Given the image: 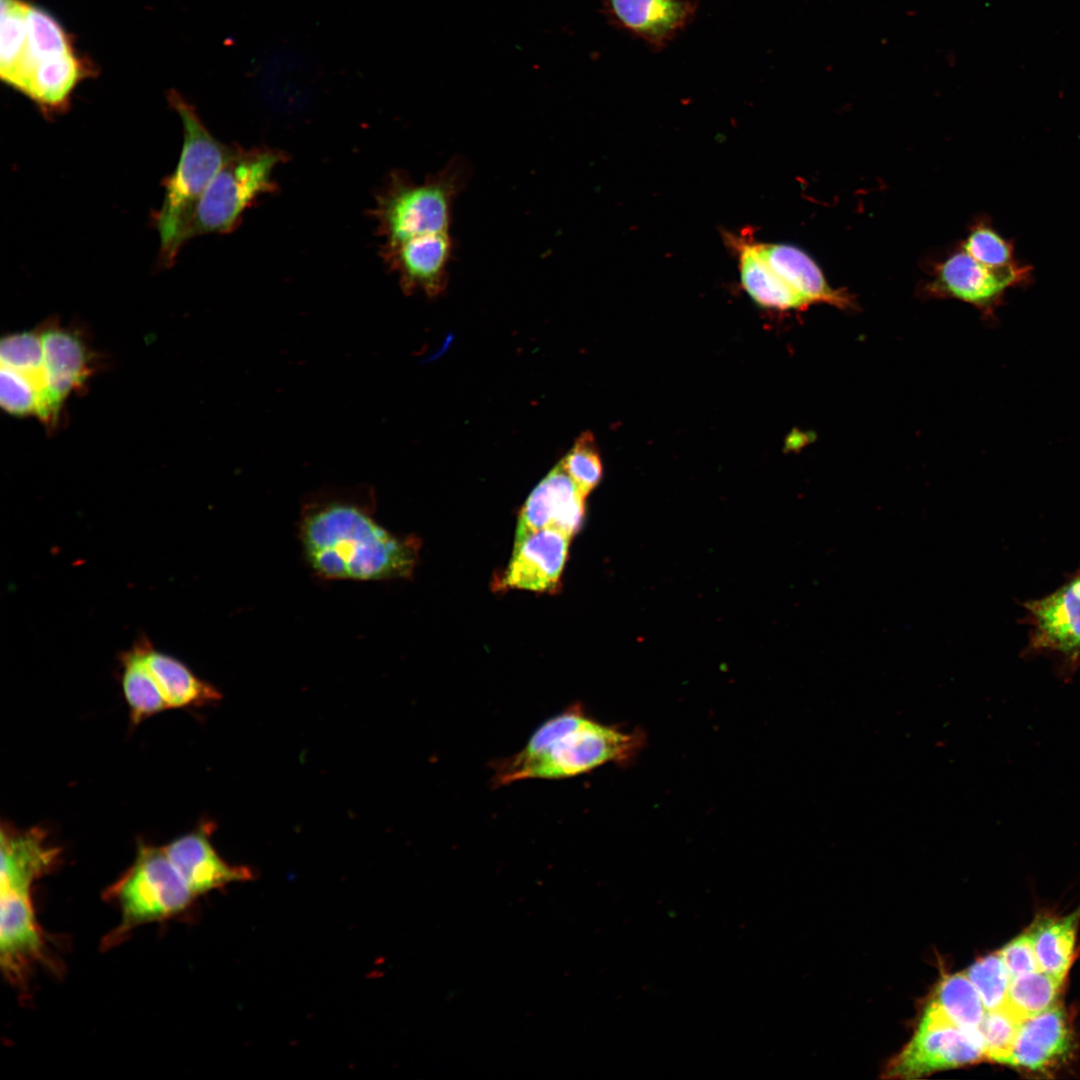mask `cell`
I'll return each mask as SVG.
<instances>
[{
	"instance_id": "d6a6232c",
	"label": "cell",
	"mask_w": 1080,
	"mask_h": 1080,
	"mask_svg": "<svg viewBox=\"0 0 1080 1080\" xmlns=\"http://www.w3.org/2000/svg\"><path fill=\"white\" fill-rule=\"evenodd\" d=\"M962 249L989 268H1004L1017 262L1014 259L1013 241L1002 237L986 222L973 226L962 243Z\"/></svg>"
},
{
	"instance_id": "ac0fdd59",
	"label": "cell",
	"mask_w": 1080,
	"mask_h": 1080,
	"mask_svg": "<svg viewBox=\"0 0 1080 1080\" xmlns=\"http://www.w3.org/2000/svg\"><path fill=\"white\" fill-rule=\"evenodd\" d=\"M93 72L87 59L73 50L36 63L19 92L51 117L69 108L75 88Z\"/></svg>"
},
{
	"instance_id": "3957f363",
	"label": "cell",
	"mask_w": 1080,
	"mask_h": 1080,
	"mask_svg": "<svg viewBox=\"0 0 1080 1080\" xmlns=\"http://www.w3.org/2000/svg\"><path fill=\"white\" fill-rule=\"evenodd\" d=\"M170 106L183 126V144L176 169L163 181V203L152 218L160 236V263L174 264L182 248V234L201 196L234 154L237 146L216 139L195 108L178 92L168 94Z\"/></svg>"
},
{
	"instance_id": "d4e9b609",
	"label": "cell",
	"mask_w": 1080,
	"mask_h": 1080,
	"mask_svg": "<svg viewBox=\"0 0 1080 1080\" xmlns=\"http://www.w3.org/2000/svg\"><path fill=\"white\" fill-rule=\"evenodd\" d=\"M27 48L24 62L9 85L20 91L31 68L38 62L75 50L73 40L47 10L28 4L26 12Z\"/></svg>"
},
{
	"instance_id": "e0dca14e",
	"label": "cell",
	"mask_w": 1080,
	"mask_h": 1080,
	"mask_svg": "<svg viewBox=\"0 0 1080 1080\" xmlns=\"http://www.w3.org/2000/svg\"><path fill=\"white\" fill-rule=\"evenodd\" d=\"M163 848L197 897L250 876L246 868L231 866L221 859L206 830L186 834Z\"/></svg>"
},
{
	"instance_id": "e575fe53",
	"label": "cell",
	"mask_w": 1080,
	"mask_h": 1080,
	"mask_svg": "<svg viewBox=\"0 0 1080 1080\" xmlns=\"http://www.w3.org/2000/svg\"><path fill=\"white\" fill-rule=\"evenodd\" d=\"M999 953L1011 979L1040 970L1028 931L1006 944Z\"/></svg>"
},
{
	"instance_id": "ba28073f",
	"label": "cell",
	"mask_w": 1080,
	"mask_h": 1080,
	"mask_svg": "<svg viewBox=\"0 0 1080 1080\" xmlns=\"http://www.w3.org/2000/svg\"><path fill=\"white\" fill-rule=\"evenodd\" d=\"M1027 650L1052 657L1063 677L1080 668V568L1059 588L1024 602Z\"/></svg>"
},
{
	"instance_id": "f1b7e54d",
	"label": "cell",
	"mask_w": 1080,
	"mask_h": 1080,
	"mask_svg": "<svg viewBox=\"0 0 1080 1080\" xmlns=\"http://www.w3.org/2000/svg\"><path fill=\"white\" fill-rule=\"evenodd\" d=\"M25 0H1L0 75L8 86L24 62L26 37Z\"/></svg>"
},
{
	"instance_id": "4316f807",
	"label": "cell",
	"mask_w": 1080,
	"mask_h": 1080,
	"mask_svg": "<svg viewBox=\"0 0 1080 1080\" xmlns=\"http://www.w3.org/2000/svg\"><path fill=\"white\" fill-rule=\"evenodd\" d=\"M956 1025L979 1029L985 1014L980 995L965 972L942 978L932 999Z\"/></svg>"
},
{
	"instance_id": "603a6c76",
	"label": "cell",
	"mask_w": 1080,
	"mask_h": 1080,
	"mask_svg": "<svg viewBox=\"0 0 1080 1080\" xmlns=\"http://www.w3.org/2000/svg\"><path fill=\"white\" fill-rule=\"evenodd\" d=\"M739 240L737 248L741 282L756 303L778 310L804 309L809 305L770 267L757 242Z\"/></svg>"
},
{
	"instance_id": "5bb4252c",
	"label": "cell",
	"mask_w": 1080,
	"mask_h": 1080,
	"mask_svg": "<svg viewBox=\"0 0 1080 1080\" xmlns=\"http://www.w3.org/2000/svg\"><path fill=\"white\" fill-rule=\"evenodd\" d=\"M0 963L11 981L22 982L31 965L42 960L45 943L31 891L1 889Z\"/></svg>"
},
{
	"instance_id": "4dcf8cb0",
	"label": "cell",
	"mask_w": 1080,
	"mask_h": 1080,
	"mask_svg": "<svg viewBox=\"0 0 1080 1080\" xmlns=\"http://www.w3.org/2000/svg\"><path fill=\"white\" fill-rule=\"evenodd\" d=\"M1022 1021L1007 1005L987 1011L979 1025L985 1057L1007 1064Z\"/></svg>"
},
{
	"instance_id": "d6986e66",
	"label": "cell",
	"mask_w": 1080,
	"mask_h": 1080,
	"mask_svg": "<svg viewBox=\"0 0 1080 1080\" xmlns=\"http://www.w3.org/2000/svg\"><path fill=\"white\" fill-rule=\"evenodd\" d=\"M757 246L770 267L808 304L826 303L842 309L852 306L850 296L833 289L818 265L802 250L780 243L757 242Z\"/></svg>"
},
{
	"instance_id": "f546056e",
	"label": "cell",
	"mask_w": 1080,
	"mask_h": 1080,
	"mask_svg": "<svg viewBox=\"0 0 1080 1080\" xmlns=\"http://www.w3.org/2000/svg\"><path fill=\"white\" fill-rule=\"evenodd\" d=\"M965 973L987 1011L1006 1005L1011 977L999 952L977 960Z\"/></svg>"
},
{
	"instance_id": "30bf717a",
	"label": "cell",
	"mask_w": 1080,
	"mask_h": 1080,
	"mask_svg": "<svg viewBox=\"0 0 1080 1080\" xmlns=\"http://www.w3.org/2000/svg\"><path fill=\"white\" fill-rule=\"evenodd\" d=\"M454 254L450 232L417 236L397 242H385L382 256L398 277L406 294L422 292L430 298L444 293L448 285V267Z\"/></svg>"
},
{
	"instance_id": "8fae6325",
	"label": "cell",
	"mask_w": 1080,
	"mask_h": 1080,
	"mask_svg": "<svg viewBox=\"0 0 1080 1080\" xmlns=\"http://www.w3.org/2000/svg\"><path fill=\"white\" fill-rule=\"evenodd\" d=\"M585 498L559 462L532 490L521 508L514 543L545 528L574 536L584 522Z\"/></svg>"
},
{
	"instance_id": "2e32d148",
	"label": "cell",
	"mask_w": 1080,
	"mask_h": 1080,
	"mask_svg": "<svg viewBox=\"0 0 1080 1080\" xmlns=\"http://www.w3.org/2000/svg\"><path fill=\"white\" fill-rule=\"evenodd\" d=\"M1071 1048L1072 1035L1067 1017L1056 1005L1021 1022L1007 1064L1045 1071L1069 1056Z\"/></svg>"
},
{
	"instance_id": "7a4b0ae2",
	"label": "cell",
	"mask_w": 1080,
	"mask_h": 1080,
	"mask_svg": "<svg viewBox=\"0 0 1080 1080\" xmlns=\"http://www.w3.org/2000/svg\"><path fill=\"white\" fill-rule=\"evenodd\" d=\"M642 745L640 734L603 725L573 705L539 726L521 751L497 761L493 783L577 776L609 762L629 760Z\"/></svg>"
},
{
	"instance_id": "44dd1931",
	"label": "cell",
	"mask_w": 1080,
	"mask_h": 1080,
	"mask_svg": "<svg viewBox=\"0 0 1080 1080\" xmlns=\"http://www.w3.org/2000/svg\"><path fill=\"white\" fill-rule=\"evenodd\" d=\"M56 855L40 831L2 830L0 889L31 891L33 883L54 864Z\"/></svg>"
},
{
	"instance_id": "277c9868",
	"label": "cell",
	"mask_w": 1080,
	"mask_h": 1080,
	"mask_svg": "<svg viewBox=\"0 0 1080 1080\" xmlns=\"http://www.w3.org/2000/svg\"><path fill=\"white\" fill-rule=\"evenodd\" d=\"M470 177V166L454 157L422 183L395 173L377 200L378 230L386 242L450 232L453 205Z\"/></svg>"
},
{
	"instance_id": "7402d4cb",
	"label": "cell",
	"mask_w": 1080,
	"mask_h": 1080,
	"mask_svg": "<svg viewBox=\"0 0 1080 1080\" xmlns=\"http://www.w3.org/2000/svg\"><path fill=\"white\" fill-rule=\"evenodd\" d=\"M1 366L22 376L34 388L38 398L39 420L49 429L54 419L44 367V352L40 330L9 334L0 343Z\"/></svg>"
},
{
	"instance_id": "484cf974",
	"label": "cell",
	"mask_w": 1080,
	"mask_h": 1080,
	"mask_svg": "<svg viewBox=\"0 0 1080 1080\" xmlns=\"http://www.w3.org/2000/svg\"><path fill=\"white\" fill-rule=\"evenodd\" d=\"M120 662L123 693L135 721L168 708L160 689L143 662L136 642L129 650L121 654Z\"/></svg>"
},
{
	"instance_id": "1f68e13d",
	"label": "cell",
	"mask_w": 1080,
	"mask_h": 1080,
	"mask_svg": "<svg viewBox=\"0 0 1080 1080\" xmlns=\"http://www.w3.org/2000/svg\"><path fill=\"white\" fill-rule=\"evenodd\" d=\"M560 463L585 497L602 479V462L591 432H583Z\"/></svg>"
},
{
	"instance_id": "52a82bcc",
	"label": "cell",
	"mask_w": 1080,
	"mask_h": 1080,
	"mask_svg": "<svg viewBox=\"0 0 1080 1080\" xmlns=\"http://www.w3.org/2000/svg\"><path fill=\"white\" fill-rule=\"evenodd\" d=\"M985 1058L979 1029L953 1023L932 1000L906 1047L885 1070L887 1078H916L931 1072L974 1064Z\"/></svg>"
},
{
	"instance_id": "836d02e7",
	"label": "cell",
	"mask_w": 1080,
	"mask_h": 1080,
	"mask_svg": "<svg viewBox=\"0 0 1080 1080\" xmlns=\"http://www.w3.org/2000/svg\"><path fill=\"white\" fill-rule=\"evenodd\" d=\"M0 404L10 415L36 416L38 398L34 388L13 370L0 367Z\"/></svg>"
},
{
	"instance_id": "7c38bea8",
	"label": "cell",
	"mask_w": 1080,
	"mask_h": 1080,
	"mask_svg": "<svg viewBox=\"0 0 1080 1080\" xmlns=\"http://www.w3.org/2000/svg\"><path fill=\"white\" fill-rule=\"evenodd\" d=\"M47 386L54 419L58 423L64 402L78 392L93 375L96 364L93 352L76 330L49 321L39 328Z\"/></svg>"
},
{
	"instance_id": "cb8c5ba5",
	"label": "cell",
	"mask_w": 1080,
	"mask_h": 1080,
	"mask_svg": "<svg viewBox=\"0 0 1080 1080\" xmlns=\"http://www.w3.org/2000/svg\"><path fill=\"white\" fill-rule=\"evenodd\" d=\"M1080 909L1065 917H1041L1027 930L1039 969L1060 979L1069 970L1075 947Z\"/></svg>"
},
{
	"instance_id": "83f0119b",
	"label": "cell",
	"mask_w": 1080,
	"mask_h": 1080,
	"mask_svg": "<svg viewBox=\"0 0 1080 1080\" xmlns=\"http://www.w3.org/2000/svg\"><path fill=\"white\" fill-rule=\"evenodd\" d=\"M1063 979L1037 970L1011 979L1006 1005L1021 1019L1057 1005Z\"/></svg>"
},
{
	"instance_id": "9a60e30c",
	"label": "cell",
	"mask_w": 1080,
	"mask_h": 1080,
	"mask_svg": "<svg viewBox=\"0 0 1080 1080\" xmlns=\"http://www.w3.org/2000/svg\"><path fill=\"white\" fill-rule=\"evenodd\" d=\"M608 21L655 49L664 48L694 17L690 0H601Z\"/></svg>"
},
{
	"instance_id": "5b68a950",
	"label": "cell",
	"mask_w": 1080,
	"mask_h": 1080,
	"mask_svg": "<svg viewBox=\"0 0 1080 1080\" xmlns=\"http://www.w3.org/2000/svg\"><path fill=\"white\" fill-rule=\"evenodd\" d=\"M285 159L281 151L272 148L237 146L198 201L182 234V244L197 236L232 232L257 199L277 189L273 174Z\"/></svg>"
},
{
	"instance_id": "ffe728a7",
	"label": "cell",
	"mask_w": 1080,
	"mask_h": 1080,
	"mask_svg": "<svg viewBox=\"0 0 1080 1080\" xmlns=\"http://www.w3.org/2000/svg\"><path fill=\"white\" fill-rule=\"evenodd\" d=\"M135 642L168 708L207 704L221 698L214 686L198 678L177 658L157 650L145 636Z\"/></svg>"
},
{
	"instance_id": "9c48e42d",
	"label": "cell",
	"mask_w": 1080,
	"mask_h": 1080,
	"mask_svg": "<svg viewBox=\"0 0 1080 1080\" xmlns=\"http://www.w3.org/2000/svg\"><path fill=\"white\" fill-rule=\"evenodd\" d=\"M1031 278V265L1017 261L1004 268H989L961 248L937 266L931 289L991 313L1007 288L1024 285Z\"/></svg>"
},
{
	"instance_id": "4fadbf2b",
	"label": "cell",
	"mask_w": 1080,
	"mask_h": 1080,
	"mask_svg": "<svg viewBox=\"0 0 1080 1080\" xmlns=\"http://www.w3.org/2000/svg\"><path fill=\"white\" fill-rule=\"evenodd\" d=\"M570 539L563 532L545 528L514 543L512 558L498 585L501 589L555 591L568 558Z\"/></svg>"
},
{
	"instance_id": "6da1fadb",
	"label": "cell",
	"mask_w": 1080,
	"mask_h": 1080,
	"mask_svg": "<svg viewBox=\"0 0 1080 1080\" xmlns=\"http://www.w3.org/2000/svg\"><path fill=\"white\" fill-rule=\"evenodd\" d=\"M359 496L325 494L306 503L299 522L304 557L327 580L408 578L418 561L415 537L392 534Z\"/></svg>"
},
{
	"instance_id": "8992f818",
	"label": "cell",
	"mask_w": 1080,
	"mask_h": 1080,
	"mask_svg": "<svg viewBox=\"0 0 1080 1080\" xmlns=\"http://www.w3.org/2000/svg\"><path fill=\"white\" fill-rule=\"evenodd\" d=\"M116 904L121 922L107 944L120 941L132 929L174 917L198 898L163 847L141 845L134 863L105 893Z\"/></svg>"
}]
</instances>
